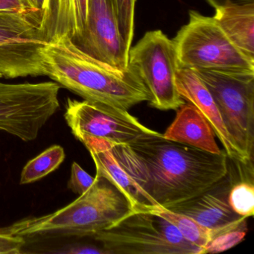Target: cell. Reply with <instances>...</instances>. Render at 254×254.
I'll return each mask as SVG.
<instances>
[{
    "label": "cell",
    "mask_w": 254,
    "mask_h": 254,
    "mask_svg": "<svg viewBox=\"0 0 254 254\" xmlns=\"http://www.w3.org/2000/svg\"><path fill=\"white\" fill-rule=\"evenodd\" d=\"M64 118L72 134L81 142L103 139L111 144H127L155 133L127 110L102 104L68 99Z\"/></svg>",
    "instance_id": "30bf717a"
},
{
    "label": "cell",
    "mask_w": 254,
    "mask_h": 254,
    "mask_svg": "<svg viewBox=\"0 0 254 254\" xmlns=\"http://www.w3.org/2000/svg\"><path fill=\"white\" fill-rule=\"evenodd\" d=\"M178 110L175 120L163 134L165 138L214 154L222 151L210 125L194 105L185 103Z\"/></svg>",
    "instance_id": "9a60e30c"
},
{
    "label": "cell",
    "mask_w": 254,
    "mask_h": 254,
    "mask_svg": "<svg viewBox=\"0 0 254 254\" xmlns=\"http://www.w3.org/2000/svg\"><path fill=\"white\" fill-rule=\"evenodd\" d=\"M66 157L61 145H53L28 162L22 171L20 184H32L56 171Z\"/></svg>",
    "instance_id": "d6986e66"
},
{
    "label": "cell",
    "mask_w": 254,
    "mask_h": 254,
    "mask_svg": "<svg viewBox=\"0 0 254 254\" xmlns=\"http://www.w3.org/2000/svg\"><path fill=\"white\" fill-rule=\"evenodd\" d=\"M206 1L215 9V8L222 6L228 2L238 3V2H249V1H254V0H206Z\"/></svg>",
    "instance_id": "4316f807"
},
{
    "label": "cell",
    "mask_w": 254,
    "mask_h": 254,
    "mask_svg": "<svg viewBox=\"0 0 254 254\" xmlns=\"http://www.w3.org/2000/svg\"><path fill=\"white\" fill-rule=\"evenodd\" d=\"M111 148L137 191L139 209L148 205L169 208L186 201L228 173L225 151L208 152L166 139L158 132L130 143H111Z\"/></svg>",
    "instance_id": "6da1fadb"
},
{
    "label": "cell",
    "mask_w": 254,
    "mask_h": 254,
    "mask_svg": "<svg viewBox=\"0 0 254 254\" xmlns=\"http://www.w3.org/2000/svg\"><path fill=\"white\" fill-rule=\"evenodd\" d=\"M26 239L21 236H14L0 229V254H18L23 252Z\"/></svg>",
    "instance_id": "603a6c76"
},
{
    "label": "cell",
    "mask_w": 254,
    "mask_h": 254,
    "mask_svg": "<svg viewBox=\"0 0 254 254\" xmlns=\"http://www.w3.org/2000/svg\"><path fill=\"white\" fill-rule=\"evenodd\" d=\"M27 9L42 11L45 0H21Z\"/></svg>",
    "instance_id": "484cf974"
},
{
    "label": "cell",
    "mask_w": 254,
    "mask_h": 254,
    "mask_svg": "<svg viewBox=\"0 0 254 254\" xmlns=\"http://www.w3.org/2000/svg\"><path fill=\"white\" fill-rule=\"evenodd\" d=\"M95 177L89 175L79 164L74 162L71 167V175L67 187L75 194H84L94 184Z\"/></svg>",
    "instance_id": "7402d4cb"
},
{
    "label": "cell",
    "mask_w": 254,
    "mask_h": 254,
    "mask_svg": "<svg viewBox=\"0 0 254 254\" xmlns=\"http://www.w3.org/2000/svg\"><path fill=\"white\" fill-rule=\"evenodd\" d=\"M88 0H45L39 33L46 43L68 38L75 43L82 37L87 21Z\"/></svg>",
    "instance_id": "5bb4252c"
},
{
    "label": "cell",
    "mask_w": 254,
    "mask_h": 254,
    "mask_svg": "<svg viewBox=\"0 0 254 254\" xmlns=\"http://www.w3.org/2000/svg\"><path fill=\"white\" fill-rule=\"evenodd\" d=\"M176 84L181 97L194 105L207 120L228 158L235 163H253L244 155L227 131L210 92L195 72L192 69L179 68L177 71Z\"/></svg>",
    "instance_id": "4fadbf2b"
},
{
    "label": "cell",
    "mask_w": 254,
    "mask_h": 254,
    "mask_svg": "<svg viewBox=\"0 0 254 254\" xmlns=\"http://www.w3.org/2000/svg\"><path fill=\"white\" fill-rule=\"evenodd\" d=\"M61 87L56 81L0 83V130L25 142L35 140L59 109Z\"/></svg>",
    "instance_id": "ba28073f"
},
{
    "label": "cell",
    "mask_w": 254,
    "mask_h": 254,
    "mask_svg": "<svg viewBox=\"0 0 254 254\" xmlns=\"http://www.w3.org/2000/svg\"><path fill=\"white\" fill-rule=\"evenodd\" d=\"M73 44L97 60L127 69L129 50L120 35L114 0H88L85 31Z\"/></svg>",
    "instance_id": "8fae6325"
},
{
    "label": "cell",
    "mask_w": 254,
    "mask_h": 254,
    "mask_svg": "<svg viewBox=\"0 0 254 254\" xmlns=\"http://www.w3.org/2000/svg\"><path fill=\"white\" fill-rule=\"evenodd\" d=\"M212 17L231 42L254 61V1L228 2L215 8Z\"/></svg>",
    "instance_id": "2e32d148"
},
{
    "label": "cell",
    "mask_w": 254,
    "mask_h": 254,
    "mask_svg": "<svg viewBox=\"0 0 254 254\" xmlns=\"http://www.w3.org/2000/svg\"><path fill=\"white\" fill-rule=\"evenodd\" d=\"M128 66L140 77L150 93V106L178 110L185 104L176 84L179 69L173 40L161 30L149 31L128 52Z\"/></svg>",
    "instance_id": "52a82bcc"
},
{
    "label": "cell",
    "mask_w": 254,
    "mask_h": 254,
    "mask_svg": "<svg viewBox=\"0 0 254 254\" xmlns=\"http://www.w3.org/2000/svg\"><path fill=\"white\" fill-rule=\"evenodd\" d=\"M140 209L151 211L166 218L178 229V231L184 239H187L192 245L200 248L201 252L202 250L210 239L211 230L196 222L192 218L187 215L173 212L160 206L148 205V206H142Z\"/></svg>",
    "instance_id": "ac0fdd59"
},
{
    "label": "cell",
    "mask_w": 254,
    "mask_h": 254,
    "mask_svg": "<svg viewBox=\"0 0 254 254\" xmlns=\"http://www.w3.org/2000/svg\"><path fill=\"white\" fill-rule=\"evenodd\" d=\"M46 75L84 100L128 111L150 100V93L136 71L114 67L84 53L69 38L41 49Z\"/></svg>",
    "instance_id": "7a4b0ae2"
},
{
    "label": "cell",
    "mask_w": 254,
    "mask_h": 254,
    "mask_svg": "<svg viewBox=\"0 0 254 254\" xmlns=\"http://www.w3.org/2000/svg\"><path fill=\"white\" fill-rule=\"evenodd\" d=\"M42 11H0V74L7 78L46 75L40 36Z\"/></svg>",
    "instance_id": "9c48e42d"
},
{
    "label": "cell",
    "mask_w": 254,
    "mask_h": 254,
    "mask_svg": "<svg viewBox=\"0 0 254 254\" xmlns=\"http://www.w3.org/2000/svg\"><path fill=\"white\" fill-rule=\"evenodd\" d=\"M233 184L234 178L228 171L221 181L204 192L166 209L187 215L210 230H219L243 218L229 203Z\"/></svg>",
    "instance_id": "7c38bea8"
},
{
    "label": "cell",
    "mask_w": 254,
    "mask_h": 254,
    "mask_svg": "<svg viewBox=\"0 0 254 254\" xmlns=\"http://www.w3.org/2000/svg\"><path fill=\"white\" fill-rule=\"evenodd\" d=\"M109 254H200L163 217L145 209L133 210L93 236Z\"/></svg>",
    "instance_id": "277c9868"
},
{
    "label": "cell",
    "mask_w": 254,
    "mask_h": 254,
    "mask_svg": "<svg viewBox=\"0 0 254 254\" xmlns=\"http://www.w3.org/2000/svg\"><path fill=\"white\" fill-rule=\"evenodd\" d=\"M248 218L243 217L239 221L217 230H211L209 242L202 250L201 254H218L231 249L245 239L248 232Z\"/></svg>",
    "instance_id": "ffe728a7"
},
{
    "label": "cell",
    "mask_w": 254,
    "mask_h": 254,
    "mask_svg": "<svg viewBox=\"0 0 254 254\" xmlns=\"http://www.w3.org/2000/svg\"><path fill=\"white\" fill-rule=\"evenodd\" d=\"M61 253L76 254H109L108 251L102 247L93 245H82V244L72 245Z\"/></svg>",
    "instance_id": "cb8c5ba5"
},
{
    "label": "cell",
    "mask_w": 254,
    "mask_h": 254,
    "mask_svg": "<svg viewBox=\"0 0 254 254\" xmlns=\"http://www.w3.org/2000/svg\"><path fill=\"white\" fill-rule=\"evenodd\" d=\"M27 9L21 0H0V11Z\"/></svg>",
    "instance_id": "d4e9b609"
},
{
    "label": "cell",
    "mask_w": 254,
    "mask_h": 254,
    "mask_svg": "<svg viewBox=\"0 0 254 254\" xmlns=\"http://www.w3.org/2000/svg\"><path fill=\"white\" fill-rule=\"evenodd\" d=\"M228 201L232 209L241 216H254V181L242 178L239 182L234 183L229 192Z\"/></svg>",
    "instance_id": "44dd1931"
},
{
    "label": "cell",
    "mask_w": 254,
    "mask_h": 254,
    "mask_svg": "<svg viewBox=\"0 0 254 254\" xmlns=\"http://www.w3.org/2000/svg\"><path fill=\"white\" fill-rule=\"evenodd\" d=\"M133 210L126 194L96 174L88 191L65 207L44 216L20 220L4 229L25 239L93 237Z\"/></svg>",
    "instance_id": "3957f363"
},
{
    "label": "cell",
    "mask_w": 254,
    "mask_h": 254,
    "mask_svg": "<svg viewBox=\"0 0 254 254\" xmlns=\"http://www.w3.org/2000/svg\"><path fill=\"white\" fill-rule=\"evenodd\" d=\"M173 41L179 68L254 72V61L231 42L212 17L190 11L188 23L178 31Z\"/></svg>",
    "instance_id": "5b68a950"
},
{
    "label": "cell",
    "mask_w": 254,
    "mask_h": 254,
    "mask_svg": "<svg viewBox=\"0 0 254 254\" xmlns=\"http://www.w3.org/2000/svg\"><path fill=\"white\" fill-rule=\"evenodd\" d=\"M193 71L210 92L227 131L246 158L253 161L254 72Z\"/></svg>",
    "instance_id": "8992f818"
},
{
    "label": "cell",
    "mask_w": 254,
    "mask_h": 254,
    "mask_svg": "<svg viewBox=\"0 0 254 254\" xmlns=\"http://www.w3.org/2000/svg\"><path fill=\"white\" fill-rule=\"evenodd\" d=\"M96 165V174L106 178L128 198L133 210L141 206L137 191L130 178L111 151V143L103 139H87L83 142Z\"/></svg>",
    "instance_id": "e0dca14e"
}]
</instances>
